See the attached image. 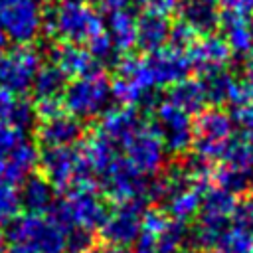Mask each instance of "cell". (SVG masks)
I'll return each mask as SVG.
<instances>
[{
    "mask_svg": "<svg viewBox=\"0 0 253 253\" xmlns=\"http://www.w3.org/2000/svg\"><path fill=\"white\" fill-rule=\"evenodd\" d=\"M42 30L55 42L81 45L87 43L99 32H103L105 24L99 12L81 0V2L53 4L51 8H43Z\"/></svg>",
    "mask_w": 253,
    "mask_h": 253,
    "instance_id": "6da1fadb",
    "label": "cell"
},
{
    "mask_svg": "<svg viewBox=\"0 0 253 253\" xmlns=\"http://www.w3.org/2000/svg\"><path fill=\"white\" fill-rule=\"evenodd\" d=\"M6 241L28 253H65V231L45 215L24 213L8 223Z\"/></svg>",
    "mask_w": 253,
    "mask_h": 253,
    "instance_id": "7a4b0ae2",
    "label": "cell"
},
{
    "mask_svg": "<svg viewBox=\"0 0 253 253\" xmlns=\"http://www.w3.org/2000/svg\"><path fill=\"white\" fill-rule=\"evenodd\" d=\"M111 99V81L105 71L73 77L61 95L63 109L79 121L99 117Z\"/></svg>",
    "mask_w": 253,
    "mask_h": 253,
    "instance_id": "3957f363",
    "label": "cell"
},
{
    "mask_svg": "<svg viewBox=\"0 0 253 253\" xmlns=\"http://www.w3.org/2000/svg\"><path fill=\"white\" fill-rule=\"evenodd\" d=\"M38 166L42 176L55 190H71L77 186L99 188L97 180L85 170L75 146H47L40 150Z\"/></svg>",
    "mask_w": 253,
    "mask_h": 253,
    "instance_id": "277c9868",
    "label": "cell"
},
{
    "mask_svg": "<svg viewBox=\"0 0 253 253\" xmlns=\"http://www.w3.org/2000/svg\"><path fill=\"white\" fill-rule=\"evenodd\" d=\"M192 132L194 154L208 162H217L233 134V123L223 109L211 107L198 113L196 121H192Z\"/></svg>",
    "mask_w": 253,
    "mask_h": 253,
    "instance_id": "5b68a950",
    "label": "cell"
},
{
    "mask_svg": "<svg viewBox=\"0 0 253 253\" xmlns=\"http://www.w3.org/2000/svg\"><path fill=\"white\" fill-rule=\"evenodd\" d=\"M43 8L40 0H0V24L6 40L16 45L32 43L42 32Z\"/></svg>",
    "mask_w": 253,
    "mask_h": 253,
    "instance_id": "8992f818",
    "label": "cell"
},
{
    "mask_svg": "<svg viewBox=\"0 0 253 253\" xmlns=\"http://www.w3.org/2000/svg\"><path fill=\"white\" fill-rule=\"evenodd\" d=\"M148 184L150 180L138 174L125 156H117L115 162L107 168V172L99 178V188L107 196V200L115 204L123 202H148Z\"/></svg>",
    "mask_w": 253,
    "mask_h": 253,
    "instance_id": "52a82bcc",
    "label": "cell"
},
{
    "mask_svg": "<svg viewBox=\"0 0 253 253\" xmlns=\"http://www.w3.org/2000/svg\"><path fill=\"white\" fill-rule=\"evenodd\" d=\"M152 126L158 132L164 150L174 156H184L192 148V117L168 101H160V105L152 111Z\"/></svg>",
    "mask_w": 253,
    "mask_h": 253,
    "instance_id": "ba28073f",
    "label": "cell"
},
{
    "mask_svg": "<svg viewBox=\"0 0 253 253\" xmlns=\"http://www.w3.org/2000/svg\"><path fill=\"white\" fill-rule=\"evenodd\" d=\"M42 65V55L32 43L16 45L0 59V87L14 95H26Z\"/></svg>",
    "mask_w": 253,
    "mask_h": 253,
    "instance_id": "9c48e42d",
    "label": "cell"
},
{
    "mask_svg": "<svg viewBox=\"0 0 253 253\" xmlns=\"http://www.w3.org/2000/svg\"><path fill=\"white\" fill-rule=\"evenodd\" d=\"M125 160L142 176L150 178L156 176L162 166H164V158H166V150L164 144L158 136V132L154 130L152 123H144L125 144Z\"/></svg>",
    "mask_w": 253,
    "mask_h": 253,
    "instance_id": "30bf717a",
    "label": "cell"
},
{
    "mask_svg": "<svg viewBox=\"0 0 253 253\" xmlns=\"http://www.w3.org/2000/svg\"><path fill=\"white\" fill-rule=\"evenodd\" d=\"M144 204L142 202H123L109 210L107 219L99 227V235L109 247H130L142 225Z\"/></svg>",
    "mask_w": 253,
    "mask_h": 253,
    "instance_id": "8fae6325",
    "label": "cell"
},
{
    "mask_svg": "<svg viewBox=\"0 0 253 253\" xmlns=\"http://www.w3.org/2000/svg\"><path fill=\"white\" fill-rule=\"evenodd\" d=\"M61 200L65 204L73 227H83L95 233L109 215V206L105 198L97 192V188L77 186L67 190V196Z\"/></svg>",
    "mask_w": 253,
    "mask_h": 253,
    "instance_id": "7c38bea8",
    "label": "cell"
},
{
    "mask_svg": "<svg viewBox=\"0 0 253 253\" xmlns=\"http://www.w3.org/2000/svg\"><path fill=\"white\" fill-rule=\"evenodd\" d=\"M144 61H146V69H148L150 83L154 89L174 85L176 81L188 77L192 69L186 51H180L170 45H164L162 49L148 53Z\"/></svg>",
    "mask_w": 253,
    "mask_h": 253,
    "instance_id": "4fadbf2b",
    "label": "cell"
},
{
    "mask_svg": "<svg viewBox=\"0 0 253 253\" xmlns=\"http://www.w3.org/2000/svg\"><path fill=\"white\" fill-rule=\"evenodd\" d=\"M146 121H142L140 111L134 107L117 105L113 109H105L99 115L97 130L103 138L113 142L115 146H123Z\"/></svg>",
    "mask_w": 253,
    "mask_h": 253,
    "instance_id": "5bb4252c",
    "label": "cell"
},
{
    "mask_svg": "<svg viewBox=\"0 0 253 253\" xmlns=\"http://www.w3.org/2000/svg\"><path fill=\"white\" fill-rule=\"evenodd\" d=\"M34 128H36V140L42 148L75 146L85 134L83 121L75 119L73 115H65V113L53 119H47V121H40V125H36Z\"/></svg>",
    "mask_w": 253,
    "mask_h": 253,
    "instance_id": "9a60e30c",
    "label": "cell"
},
{
    "mask_svg": "<svg viewBox=\"0 0 253 253\" xmlns=\"http://www.w3.org/2000/svg\"><path fill=\"white\" fill-rule=\"evenodd\" d=\"M192 69L206 73L217 67H225L227 61L231 59V49L225 43V40L217 34H208V36H200L190 49L186 51Z\"/></svg>",
    "mask_w": 253,
    "mask_h": 253,
    "instance_id": "2e32d148",
    "label": "cell"
},
{
    "mask_svg": "<svg viewBox=\"0 0 253 253\" xmlns=\"http://www.w3.org/2000/svg\"><path fill=\"white\" fill-rule=\"evenodd\" d=\"M176 12L178 20L190 26L198 36L213 34L219 28L221 8L217 0H180Z\"/></svg>",
    "mask_w": 253,
    "mask_h": 253,
    "instance_id": "e0dca14e",
    "label": "cell"
},
{
    "mask_svg": "<svg viewBox=\"0 0 253 253\" xmlns=\"http://www.w3.org/2000/svg\"><path fill=\"white\" fill-rule=\"evenodd\" d=\"M49 61L55 63L67 77H81L103 71V67L91 57V53L79 43L57 42L49 49Z\"/></svg>",
    "mask_w": 253,
    "mask_h": 253,
    "instance_id": "ac0fdd59",
    "label": "cell"
},
{
    "mask_svg": "<svg viewBox=\"0 0 253 253\" xmlns=\"http://www.w3.org/2000/svg\"><path fill=\"white\" fill-rule=\"evenodd\" d=\"M40 150L34 142L22 140L4 158H0V180L18 186L26 176H30L38 166Z\"/></svg>",
    "mask_w": 253,
    "mask_h": 253,
    "instance_id": "d6986e66",
    "label": "cell"
},
{
    "mask_svg": "<svg viewBox=\"0 0 253 253\" xmlns=\"http://www.w3.org/2000/svg\"><path fill=\"white\" fill-rule=\"evenodd\" d=\"M235 202H237V196H233L231 192H227L219 186H208L202 194L198 219L219 225V227H227L233 208H235Z\"/></svg>",
    "mask_w": 253,
    "mask_h": 253,
    "instance_id": "ffe728a7",
    "label": "cell"
},
{
    "mask_svg": "<svg viewBox=\"0 0 253 253\" xmlns=\"http://www.w3.org/2000/svg\"><path fill=\"white\" fill-rule=\"evenodd\" d=\"M20 184L22 186L18 190V196H20L22 210L26 213L43 215L55 200V188L42 174H36V172L26 176Z\"/></svg>",
    "mask_w": 253,
    "mask_h": 253,
    "instance_id": "44dd1931",
    "label": "cell"
},
{
    "mask_svg": "<svg viewBox=\"0 0 253 253\" xmlns=\"http://www.w3.org/2000/svg\"><path fill=\"white\" fill-rule=\"evenodd\" d=\"M170 22L168 16L142 12L136 16V47L144 53H152L162 49L168 43Z\"/></svg>",
    "mask_w": 253,
    "mask_h": 253,
    "instance_id": "7402d4cb",
    "label": "cell"
},
{
    "mask_svg": "<svg viewBox=\"0 0 253 253\" xmlns=\"http://www.w3.org/2000/svg\"><path fill=\"white\" fill-rule=\"evenodd\" d=\"M105 30L119 55L128 53L132 47H136V16L126 8L109 12Z\"/></svg>",
    "mask_w": 253,
    "mask_h": 253,
    "instance_id": "603a6c76",
    "label": "cell"
},
{
    "mask_svg": "<svg viewBox=\"0 0 253 253\" xmlns=\"http://www.w3.org/2000/svg\"><path fill=\"white\" fill-rule=\"evenodd\" d=\"M166 101L188 115H194V113L198 115L208 105L200 79H192V77H184L174 85H170L166 93Z\"/></svg>",
    "mask_w": 253,
    "mask_h": 253,
    "instance_id": "cb8c5ba5",
    "label": "cell"
},
{
    "mask_svg": "<svg viewBox=\"0 0 253 253\" xmlns=\"http://www.w3.org/2000/svg\"><path fill=\"white\" fill-rule=\"evenodd\" d=\"M219 28L223 30V40L229 45L231 53L245 55L253 49V18L221 14Z\"/></svg>",
    "mask_w": 253,
    "mask_h": 253,
    "instance_id": "d4e9b609",
    "label": "cell"
},
{
    "mask_svg": "<svg viewBox=\"0 0 253 253\" xmlns=\"http://www.w3.org/2000/svg\"><path fill=\"white\" fill-rule=\"evenodd\" d=\"M206 188H198V186H186L176 190L174 194H170L164 204H162V211L168 213L170 219L176 221H190L192 217L198 215L200 210V202H202V194Z\"/></svg>",
    "mask_w": 253,
    "mask_h": 253,
    "instance_id": "484cf974",
    "label": "cell"
},
{
    "mask_svg": "<svg viewBox=\"0 0 253 253\" xmlns=\"http://www.w3.org/2000/svg\"><path fill=\"white\" fill-rule=\"evenodd\" d=\"M200 83L204 87L206 93V101L213 107H221V105H229L237 79L231 71H227L225 67H217L206 73H200Z\"/></svg>",
    "mask_w": 253,
    "mask_h": 253,
    "instance_id": "4316f807",
    "label": "cell"
},
{
    "mask_svg": "<svg viewBox=\"0 0 253 253\" xmlns=\"http://www.w3.org/2000/svg\"><path fill=\"white\" fill-rule=\"evenodd\" d=\"M229 107L231 111L227 115L233 126H237L239 132L253 134V85L247 81H237Z\"/></svg>",
    "mask_w": 253,
    "mask_h": 253,
    "instance_id": "83f0119b",
    "label": "cell"
},
{
    "mask_svg": "<svg viewBox=\"0 0 253 253\" xmlns=\"http://www.w3.org/2000/svg\"><path fill=\"white\" fill-rule=\"evenodd\" d=\"M221 164L253 174V134H245V132L231 134L223 150Z\"/></svg>",
    "mask_w": 253,
    "mask_h": 253,
    "instance_id": "f1b7e54d",
    "label": "cell"
},
{
    "mask_svg": "<svg viewBox=\"0 0 253 253\" xmlns=\"http://www.w3.org/2000/svg\"><path fill=\"white\" fill-rule=\"evenodd\" d=\"M67 75L51 61L47 63H42L36 77H34V83H32V91L36 95V99H42V97H61L63 95V89L67 85Z\"/></svg>",
    "mask_w": 253,
    "mask_h": 253,
    "instance_id": "f546056e",
    "label": "cell"
},
{
    "mask_svg": "<svg viewBox=\"0 0 253 253\" xmlns=\"http://www.w3.org/2000/svg\"><path fill=\"white\" fill-rule=\"evenodd\" d=\"M186 229V223L168 217L156 235V253H184Z\"/></svg>",
    "mask_w": 253,
    "mask_h": 253,
    "instance_id": "4dcf8cb0",
    "label": "cell"
},
{
    "mask_svg": "<svg viewBox=\"0 0 253 253\" xmlns=\"http://www.w3.org/2000/svg\"><path fill=\"white\" fill-rule=\"evenodd\" d=\"M211 180L215 182V186L231 192L233 196H239V194L247 192V188L251 184V174L235 170V168L225 166V164H219V166H213Z\"/></svg>",
    "mask_w": 253,
    "mask_h": 253,
    "instance_id": "1f68e13d",
    "label": "cell"
},
{
    "mask_svg": "<svg viewBox=\"0 0 253 253\" xmlns=\"http://www.w3.org/2000/svg\"><path fill=\"white\" fill-rule=\"evenodd\" d=\"M213 253H253V235L233 225L225 227L215 241Z\"/></svg>",
    "mask_w": 253,
    "mask_h": 253,
    "instance_id": "d6a6232c",
    "label": "cell"
},
{
    "mask_svg": "<svg viewBox=\"0 0 253 253\" xmlns=\"http://www.w3.org/2000/svg\"><path fill=\"white\" fill-rule=\"evenodd\" d=\"M85 49L91 53V57H93L101 67H105V65H109V63H115V59L119 57V53H117V49H115V45H113V42H111L107 30L99 32L97 36H93V38L85 43Z\"/></svg>",
    "mask_w": 253,
    "mask_h": 253,
    "instance_id": "836d02e7",
    "label": "cell"
},
{
    "mask_svg": "<svg viewBox=\"0 0 253 253\" xmlns=\"http://www.w3.org/2000/svg\"><path fill=\"white\" fill-rule=\"evenodd\" d=\"M20 196L14 184L0 180V223H10L14 217L20 215Z\"/></svg>",
    "mask_w": 253,
    "mask_h": 253,
    "instance_id": "e575fe53",
    "label": "cell"
},
{
    "mask_svg": "<svg viewBox=\"0 0 253 253\" xmlns=\"http://www.w3.org/2000/svg\"><path fill=\"white\" fill-rule=\"evenodd\" d=\"M231 225L253 235V194H247V196H241L237 202H235V208H233V213H231Z\"/></svg>",
    "mask_w": 253,
    "mask_h": 253,
    "instance_id": "d590c367",
    "label": "cell"
},
{
    "mask_svg": "<svg viewBox=\"0 0 253 253\" xmlns=\"http://www.w3.org/2000/svg\"><path fill=\"white\" fill-rule=\"evenodd\" d=\"M95 247V235L83 227H71L65 231V253H87Z\"/></svg>",
    "mask_w": 253,
    "mask_h": 253,
    "instance_id": "8d00e7d4",
    "label": "cell"
},
{
    "mask_svg": "<svg viewBox=\"0 0 253 253\" xmlns=\"http://www.w3.org/2000/svg\"><path fill=\"white\" fill-rule=\"evenodd\" d=\"M200 36L190 28V26H186L184 22H174V24H170V34H168V45L170 47H176V49H180V51H188L190 49V45L198 40Z\"/></svg>",
    "mask_w": 253,
    "mask_h": 253,
    "instance_id": "74e56055",
    "label": "cell"
},
{
    "mask_svg": "<svg viewBox=\"0 0 253 253\" xmlns=\"http://www.w3.org/2000/svg\"><path fill=\"white\" fill-rule=\"evenodd\" d=\"M34 111H36V119L47 121V119H53V117L61 115L65 109H63L61 97H42V99H36Z\"/></svg>",
    "mask_w": 253,
    "mask_h": 253,
    "instance_id": "f35d334b",
    "label": "cell"
},
{
    "mask_svg": "<svg viewBox=\"0 0 253 253\" xmlns=\"http://www.w3.org/2000/svg\"><path fill=\"white\" fill-rule=\"evenodd\" d=\"M24 134L26 132H22L20 128L0 121V158H4L14 146H18L22 140H26Z\"/></svg>",
    "mask_w": 253,
    "mask_h": 253,
    "instance_id": "ab89813d",
    "label": "cell"
},
{
    "mask_svg": "<svg viewBox=\"0 0 253 253\" xmlns=\"http://www.w3.org/2000/svg\"><path fill=\"white\" fill-rule=\"evenodd\" d=\"M180 0H136V4L142 8V12L150 14H160V16H170L176 12Z\"/></svg>",
    "mask_w": 253,
    "mask_h": 253,
    "instance_id": "60d3db41",
    "label": "cell"
},
{
    "mask_svg": "<svg viewBox=\"0 0 253 253\" xmlns=\"http://www.w3.org/2000/svg\"><path fill=\"white\" fill-rule=\"evenodd\" d=\"M221 14H235L253 18V0H217Z\"/></svg>",
    "mask_w": 253,
    "mask_h": 253,
    "instance_id": "b9f144b4",
    "label": "cell"
},
{
    "mask_svg": "<svg viewBox=\"0 0 253 253\" xmlns=\"http://www.w3.org/2000/svg\"><path fill=\"white\" fill-rule=\"evenodd\" d=\"M18 97L20 95H14L10 93L8 89L0 87V121L2 123H8L14 109H16V103H18Z\"/></svg>",
    "mask_w": 253,
    "mask_h": 253,
    "instance_id": "7bdbcfd3",
    "label": "cell"
},
{
    "mask_svg": "<svg viewBox=\"0 0 253 253\" xmlns=\"http://www.w3.org/2000/svg\"><path fill=\"white\" fill-rule=\"evenodd\" d=\"M97 8L101 10H107V12H113V10H123L126 8L132 0H93Z\"/></svg>",
    "mask_w": 253,
    "mask_h": 253,
    "instance_id": "ee69618b",
    "label": "cell"
},
{
    "mask_svg": "<svg viewBox=\"0 0 253 253\" xmlns=\"http://www.w3.org/2000/svg\"><path fill=\"white\" fill-rule=\"evenodd\" d=\"M241 71H243V77H245V81L253 85V49H251L249 53H245V55H243Z\"/></svg>",
    "mask_w": 253,
    "mask_h": 253,
    "instance_id": "f6af8a7d",
    "label": "cell"
},
{
    "mask_svg": "<svg viewBox=\"0 0 253 253\" xmlns=\"http://www.w3.org/2000/svg\"><path fill=\"white\" fill-rule=\"evenodd\" d=\"M6 245H8V241H6V233H4V229L0 227V253H6Z\"/></svg>",
    "mask_w": 253,
    "mask_h": 253,
    "instance_id": "bcb514c9",
    "label": "cell"
},
{
    "mask_svg": "<svg viewBox=\"0 0 253 253\" xmlns=\"http://www.w3.org/2000/svg\"><path fill=\"white\" fill-rule=\"evenodd\" d=\"M103 253H128V251H126L125 247H109V245H107V247L103 249Z\"/></svg>",
    "mask_w": 253,
    "mask_h": 253,
    "instance_id": "7dc6e473",
    "label": "cell"
},
{
    "mask_svg": "<svg viewBox=\"0 0 253 253\" xmlns=\"http://www.w3.org/2000/svg\"><path fill=\"white\" fill-rule=\"evenodd\" d=\"M6 42H8V40H6V36H4V30H2V24H0V49H2L4 45H6Z\"/></svg>",
    "mask_w": 253,
    "mask_h": 253,
    "instance_id": "c3c4849f",
    "label": "cell"
},
{
    "mask_svg": "<svg viewBox=\"0 0 253 253\" xmlns=\"http://www.w3.org/2000/svg\"><path fill=\"white\" fill-rule=\"evenodd\" d=\"M51 4H67V2H81V0H49Z\"/></svg>",
    "mask_w": 253,
    "mask_h": 253,
    "instance_id": "681fc988",
    "label": "cell"
},
{
    "mask_svg": "<svg viewBox=\"0 0 253 253\" xmlns=\"http://www.w3.org/2000/svg\"><path fill=\"white\" fill-rule=\"evenodd\" d=\"M8 253H28V251H24V249H20V247H12Z\"/></svg>",
    "mask_w": 253,
    "mask_h": 253,
    "instance_id": "f907efd6",
    "label": "cell"
},
{
    "mask_svg": "<svg viewBox=\"0 0 253 253\" xmlns=\"http://www.w3.org/2000/svg\"><path fill=\"white\" fill-rule=\"evenodd\" d=\"M87 253H103V249H97V247H93V249H89Z\"/></svg>",
    "mask_w": 253,
    "mask_h": 253,
    "instance_id": "816d5d0a",
    "label": "cell"
},
{
    "mask_svg": "<svg viewBox=\"0 0 253 253\" xmlns=\"http://www.w3.org/2000/svg\"><path fill=\"white\" fill-rule=\"evenodd\" d=\"M249 186H251V188H253V176H251V184H249Z\"/></svg>",
    "mask_w": 253,
    "mask_h": 253,
    "instance_id": "f5cc1de1",
    "label": "cell"
},
{
    "mask_svg": "<svg viewBox=\"0 0 253 253\" xmlns=\"http://www.w3.org/2000/svg\"><path fill=\"white\" fill-rule=\"evenodd\" d=\"M0 59H2V55H0Z\"/></svg>",
    "mask_w": 253,
    "mask_h": 253,
    "instance_id": "db71d44e",
    "label": "cell"
}]
</instances>
